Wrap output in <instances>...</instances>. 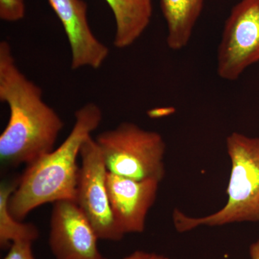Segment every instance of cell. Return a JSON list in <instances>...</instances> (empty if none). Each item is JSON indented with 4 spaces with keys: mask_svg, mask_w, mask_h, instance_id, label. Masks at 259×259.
Wrapping results in <instances>:
<instances>
[{
    "mask_svg": "<svg viewBox=\"0 0 259 259\" xmlns=\"http://www.w3.org/2000/svg\"><path fill=\"white\" fill-rule=\"evenodd\" d=\"M0 100L10 111L0 136L3 165L27 166L55 148L64 122L44 101L41 88L18 67L6 40L0 42Z\"/></svg>",
    "mask_w": 259,
    "mask_h": 259,
    "instance_id": "obj_1",
    "label": "cell"
},
{
    "mask_svg": "<svg viewBox=\"0 0 259 259\" xmlns=\"http://www.w3.org/2000/svg\"><path fill=\"white\" fill-rule=\"evenodd\" d=\"M74 125L59 146L27 165L9 202L10 212L23 221L42 204L76 199L81 146L101 124V108L85 104L74 114Z\"/></svg>",
    "mask_w": 259,
    "mask_h": 259,
    "instance_id": "obj_2",
    "label": "cell"
},
{
    "mask_svg": "<svg viewBox=\"0 0 259 259\" xmlns=\"http://www.w3.org/2000/svg\"><path fill=\"white\" fill-rule=\"evenodd\" d=\"M231 170L226 203L217 212L192 217L176 209L175 228L186 233L200 227H219L259 222V138L233 132L226 139Z\"/></svg>",
    "mask_w": 259,
    "mask_h": 259,
    "instance_id": "obj_3",
    "label": "cell"
},
{
    "mask_svg": "<svg viewBox=\"0 0 259 259\" xmlns=\"http://www.w3.org/2000/svg\"><path fill=\"white\" fill-rule=\"evenodd\" d=\"M95 139L108 172L136 180L164 179L166 144L159 133L123 122Z\"/></svg>",
    "mask_w": 259,
    "mask_h": 259,
    "instance_id": "obj_4",
    "label": "cell"
},
{
    "mask_svg": "<svg viewBox=\"0 0 259 259\" xmlns=\"http://www.w3.org/2000/svg\"><path fill=\"white\" fill-rule=\"evenodd\" d=\"M80 158L75 202L91 223L99 239L120 241L124 236L114 220L107 191L108 171L93 136L81 146Z\"/></svg>",
    "mask_w": 259,
    "mask_h": 259,
    "instance_id": "obj_5",
    "label": "cell"
},
{
    "mask_svg": "<svg viewBox=\"0 0 259 259\" xmlns=\"http://www.w3.org/2000/svg\"><path fill=\"white\" fill-rule=\"evenodd\" d=\"M259 61V0H241L233 7L218 46L217 72L236 81Z\"/></svg>",
    "mask_w": 259,
    "mask_h": 259,
    "instance_id": "obj_6",
    "label": "cell"
},
{
    "mask_svg": "<svg viewBox=\"0 0 259 259\" xmlns=\"http://www.w3.org/2000/svg\"><path fill=\"white\" fill-rule=\"evenodd\" d=\"M98 240L75 201L53 203L49 243L56 259H105L99 250Z\"/></svg>",
    "mask_w": 259,
    "mask_h": 259,
    "instance_id": "obj_7",
    "label": "cell"
},
{
    "mask_svg": "<svg viewBox=\"0 0 259 259\" xmlns=\"http://www.w3.org/2000/svg\"><path fill=\"white\" fill-rule=\"evenodd\" d=\"M160 183L156 180H136L107 172V187L112 214L124 236L144 231Z\"/></svg>",
    "mask_w": 259,
    "mask_h": 259,
    "instance_id": "obj_8",
    "label": "cell"
},
{
    "mask_svg": "<svg viewBox=\"0 0 259 259\" xmlns=\"http://www.w3.org/2000/svg\"><path fill=\"white\" fill-rule=\"evenodd\" d=\"M49 3L67 37L71 69L101 67L110 54V49L90 28L87 3L83 0H49Z\"/></svg>",
    "mask_w": 259,
    "mask_h": 259,
    "instance_id": "obj_9",
    "label": "cell"
},
{
    "mask_svg": "<svg viewBox=\"0 0 259 259\" xmlns=\"http://www.w3.org/2000/svg\"><path fill=\"white\" fill-rule=\"evenodd\" d=\"M115 21L114 47L127 49L144 34L151 23L152 0H105Z\"/></svg>",
    "mask_w": 259,
    "mask_h": 259,
    "instance_id": "obj_10",
    "label": "cell"
},
{
    "mask_svg": "<svg viewBox=\"0 0 259 259\" xmlns=\"http://www.w3.org/2000/svg\"><path fill=\"white\" fill-rule=\"evenodd\" d=\"M204 0H160L167 25L166 44L173 51L187 47L198 21Z\"/></svg>",
    "mask_w": 259,
    "mask_h": 259,
    "instance_id": "obj_11",
    "label": "cell"
},
{
    "mask_svg": "<svg viewBox=\"0 0 259 259\" xmlns=\"http://www.w3.org/2000/svg\"><path fill=\"white\" fill-rule=\"evenodd\" d=\"M18 184V179L3 181L0 185V245L3 249L10 248L13 242H34L39 237V231L35 225L19 221L10 212V197Z\"/></svg>",
    "mask_w": 259,
    "mask_h": 259,
    "instance_id": "obj_12",
    "label": "cell"
},
{
    "mask_svg": "<svg viewBox=\"0 0 259 259\" xmlns=\"http://www.w3.org/2000/svg\"><path fill=\"white\" fill-rule=\"evenodd\" d=\"M24 0H0V18L8 23L20 21L25 17Z\"/></svg>",
    "mask_w": 259,
    "mask_h": 259,
    "instance_id": "obj_13",
    "label": "cell"
},
{
    "mask_svg": "<svg viewBox=\"0 0 259 259\" xmlns=\"http://www.w3.org/2000/svg\"><path fill=\"white\" fill-rule=\"evenodd\" d=\"M32 243L28 241L13 242L8 253L3 259H35L32 251Z\"/></svg>",
    "mask_w": 259,
    "mask_h": 259,
    "instance_id": "obj_14",
    "label": "cell"
},
{
    "mask_svg": "<svg viewBox=\"0 0 259 259\" xmlns=\"http://www.w3.org/2000/svg\"><path fill=\"white\" fill-rule=\"evenodd\" d=\"M107 259V258H105ZM120 259H169L165 255L153 253V252L144 251V250H136L132 253Z\"/></svg>",
    "mask_w": 259,
    "mask_h": 259,
    "instance_id": "obj_15",
    "label": "cell"
},
{
    "mask_svg": "<svg viewBox=\"0 0 259 259\" xmlns=\"http://www.w3.org/2000/svg\"><path fill=\"white\" fill-rule=\"evenodd\" d=\"M249 255L250 259H259V238L250 245Z\"/></svg>",
    "mask_w": 259,
    "mask_h": 259,
    "instance_id": "obj_16",
    "label": "cell"
}]
</instances>
